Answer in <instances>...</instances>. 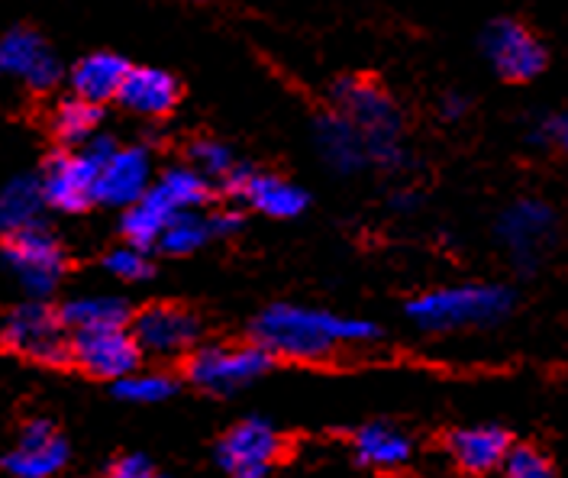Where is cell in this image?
Masks as SVG:
<instances>
[{
    "label": "cell",
    "instance_id": "6da1fadb",
    "mask_svg": "<svg viewBox=\"0 0 568 478\" xmlns=\"http://www.w3.org/2000/svg\"><path fill=\"white\" fill-rule=\"evenodd\" d=\"M255 346L272 359H297L311 363L329 356L336 346H355L378 339V327L368 321L339 317L329 311H311L294 304H272L255 317Z\"/></svg>",
    "mask_w": 568,
    "mask_h": 478
},
{
    "label": "cell",
    "instance_id": "7a4b0ae2",
    "mask_svg": "<svg viewBox=\"0 0 568 478\" xmlns=\"http://www.w3.org/2000/svg\"><path fill=\"white\" fill-rule=\"evenodd\" d=\"M514 311V292L504 285H453L414 297L407 317L424 330H471L495 327Z\"/></svg>",
    "mask_w": 568,
    "mask_h": 478
},
{
    "label": "cell",
    "instance_id": "3957f363",
    "mask_svg": "<svg viewBox=\"0 0 568 478\" xmlns=\"http://www.w3.org/2000/svg\"><path fill=\"white\" fill-rule=\"evenodd\" d=\"M336 113H343L355 130L368 140L372 146V165L397 169L404 162V152L397 143L400 133V116L388 94L362 78H343L333 88Z\"/></svg>",
    "mask_w": 568,
    "mask_h": 478
},
{
    "label": "cell",
    "instance_id": "277c9868",
    "mask_svg": "<svg viewBox=\"0 0 568 478\" xmlns=\"http://www.w3.org/2000/svg\"><path fill=\"white\" fill-rule=\"evenodd\" d=\"M113 152H116L113 140L94 136L81 152L52 155L39 175L42 201L65 214H78L88 204H94L98 201V172Z\"/></svg>",
    "mask_w": 568,
    "mask_h": 478
},
{
    "label": "cell",
    "instance_id": "5b68a950",
    "mask_svg": "<svg viewBox=\"0 0 568 478\" xmlns=\"http://www.w3.org/2000/svg\"><path fill=\"white\" fill-rule=\"evenodd\" d=\"M0 339L7 349L36 359L42 366H62L71 359L69 330H65L59 311L45 307L42 301L13 307L0 324Z\"/></svg>",
    "mask_w": 568,
    "mask_h": 478
},
{
    "label": "cell",
    "instance_id": "8992f818",
    "mask_svg": "<svg viewBox=\"0 0 568 478\" xmlns=\"http://www.w3.org/2000/svg\"><path fill=\"white\" fill-rule=\"evenodd\" d=\"M3 258L10 265V272L17 275V282L33 297L52 295L62 282V272H65V250L39 223L7 236L3 240Z\"/></svg>",
    "mask_w": 568,
    "mask_h": 478
},
{
    "label": "cell",
    "instance_id": "52a82bcc",
    "mask_svg": "<svg viewBox=\"0 0 568 478\" xmlns=\"http://www.w3.org/2000/svg\"><path fill=\"white\" fill-rule=\"evenodd\" d=\"M272 356L258 346H201L187 359V378L213 395H230L246 388L265 368Z\"/></svg>",
    "mask_w": 568,
    "mask_h": 478
},
{
    "label": "cell",
    "instance_id": "ba28073f",
    "mask_svg": "<svg viewBox=\"0 0 568 478\" xmlns=\"http://www.w3.org/2000/svg\"><path fill=\"white\" fill-rule=\"evenodd\" d=\"M497 236L507 246V253L514 256V262L530 272L556 240V214L542 201H532V197L517 201L500 214Z\"/></svg>",
    "mask_w": 568,
    "mask_h": 478
},
{
    "label": "cell",
    "instance_id": "9c48e42d",
    "mask_svg": "<svg viewBox=\"0 0 568 478\" xmlns=\"http://www.w3.org/2000/svg\"><path fill=\"white\" fill-rule=\"evenodd\" d=\"M481 49L507 81H530L546 69L542 42L517 20H495L481 37Z\"/></svg>",
    "mask_w": 568,
    "mask_h": 478
},
{
    "label": "cell",
    "instance_id": "30bf717a",
    "mask_svg": "<svg viewBox=\"0 0 568 478\" xmlns=\"http://www.w3.org/2000/svg\"><path fill=\"white\" fill-rule=\"evenodd\" d=\"M275 456H278V434L272 430L268 420L258 417L236 424L216 446V462L226 469L230 478H265Z\"/></svg>",
    "mask_w": 568,
    "mask_h": 478
},
{
    "label": "cell",
    "instance_id": "8fae6325",
    "mask_svg": "<svg viewBox=\"0 0 568 478\" xmlns=\"http://www.w3.org/2000/svg\"><path fill=\"white\" fill-rule=\"evenodd\" d=\"M197 336H201V324L194 321V314L175 304L145 307L133 321V339L140 353L149 356H184L197 346Z\"/></svg>",
    "mask_w": 568,
    "mask_h": 478
},
{
    "label": "cell",
    "instance_id": "7c38bea8",
    "mask_svg": "<svg viewBox=\"0 0 568 478\" xmlns=\"http://www.w3.org/2000/svg\"><path fill=\"white\" fill-rule=\"evenodd\" d=\"M140 346L133 333L126 330H101L78 333L71 336V359L94 378L123 382L140 366Z\"/></svg>",
    "mask_w": 568,
    "mask_h": 478
},
{
    "label": "cell",
    "instance_id": "4fadbf2b",
    "mask_svg": "<svg viewBox=\"0 0 568 478\" xmlns=\"http://www.w3.org/2000/svg\"><path fill=\"white\" fill-rule=\"evenodd\" d=\"M69 462V446L49 420H30L20 443L7 452L3 469L13 478H52Z\"/></svg>",
    "mask_w": 568,
    "mask_h": 478
},
{
    "label": "cell",
    "instance_id": "5bb4252c",
    "mask_svg": "<svg viewBox=\"0 0 568 478\" xmlns=\"http://www.w3.org/2000/svg\"><path fill=\"white\" fill-rule=\"evenodd\" d=\"M0 72L27 81L36 91H45L62 78V62L39 33L10 30L0 39Z\"/></svg>",
    "mask_w": 568,
    "mask_h": 478
},
{
    "label": "cell",
    "instance_id": "9a60e30c",
    "mask_svg": "<svg viewBox=\"0 0 568 478\" xmlns=\"http://www.w3.org/2000/svg\"><path fill=\"white\" fill-rule=\"evenodd\" d=\"M152 187V159L140 146L116 149L98 172V201L110 207H133Z\"/></svg>",
    "mask_w": 568,
    "mask_h": 478
},
{
    "label": "cell",
    "instance_id": "2e32d148",
    "mask_svg": "<svg viewBox=\"0 0 568 478\" xmlns=\"http://www.w3.org/2000/svg\"><path fill=\"white\" fill-rule=\"evenodd\" d=\"M223 184L236 197H243L248 207H255L258 214H268V217H278V221L297 217L307 207V194L297 184L275 179V175H255V172L240 169V165Z\"/></svg>",
    "mask_w": 568,
    "mask_h": 478
},
{
    "label": "cell",
    "instance_id": "e0dca14e",
    "mask_svg": "<svg viewBox=\"0 0 568 478\" xmlns=\"http://www.w3.org/2000/svg\"><path fill=\"white\" fill-rule=\"evenodd\" d=\"M510 437L507 430H500L495 424L485 427H462L449 437V452L456 459V466L471 472V476H485L504 469L507 456H510Z\"/></svg>",
    "mask_w": 568,
    "mask_h": 478
},
{
    "label": "cell",
    "instance_id": "ac0fdd59",
    "mask_svg": "<svg viewBox=\"0 0 568 478\" xmlns=\"http://www.w3.org/2000/svg\"><path fill=\"white\" fill-rule=\"evenodd\" d=\"M126 74H130V62H126L123 55H113V52H91V55H84V59L71 69L69 81L74 98L91 101V104L101 108L104 101L120 94Z\"/></svg>",
    "mask_w": 568,
    "mask_h": 478
},
{
    "label": "cell",
    "instance_id": "d6986e66",
    "mask_svg": "<svg viewBox=\"0 0 568 478\" xmlns=\"http://www.w3.org/2000/svg\"><path fill=\"white\" fill-rule=\"evenodd\" d=\"M116 101L140 116H165L178 104V81L162 69H130Z\"/></svg>",
    "mask_w": 568,
    "mask_h": 478
},
{
    "label": "cell",
    "instance_id": "ffe728a7",
    "mask_svg": "<svg viewBox=\"0 0 568 478\" xmlns=\"http://www.w3.org/2000/svg\"><path fill=\"white\" fill-rule=\"evenodd\" d=\"M317 143L323 159L336 172H358L362 165H372V146L355 130L343 113H326L317 123Z\"/></svg>",
    "mask_w": 568,
    "mask_h": 478
},
{
    "label": "cell",
    "instance_id": "44dd1931",
    "mask_svg": "<svg viewBox=\"0 0 568 478\" xmlns=\"http://www.w3.org/2000/svg\"><path fill=\"white\" fill-rule=\"evenodd\" d=\"M62 324L71 336L78 333H101V330H123V324L130 321V307L123 297L110 295H88L69 301L59 311Z\"/></svg>",
    "mask_w": 568,
    "mask_h": 478
},
{
    "label": "cell",
    "instance_id": "7402d4cb",
    "mask_svg": "<svg viewBox=\"0 0 568 478\" xmlns=\"http://www.w3.org/2000/svg\"><path fill=\"white\" fill-rule=\"evenodd\" d=\"M414 446L407 434H400L390 424H368L355 434V456L362 466L372 469H397L410 459Z\"/></svg>",
    "mask_w": 568,
    "mask_h": 478
},
{
    "label": "cell",
    "instance_id": "603a6c76",
    "mask_svg": "<svg viewBox=\"0 0 568 478\" xmlns=\"http://www.w3.org/2000/svg\"><path fill=\"white\" fill-rule=\"evenodd\" d=\"M42 187L39 179H13L0 187V236H13L20 230H30L42 211Z\"/></svg>",
    "mask_w": 568,
    "mask_h": 478
},
{
    "label": "cell",
    "instance_id": "cb8c5ba5",
    "mask_svg": "<svg viewBox=\"0 0 568 478\" xmlns=\"http://www.w3.org/2000/svg\"><path fill=\"white\" fill-rule=\"evenodd\" d=\"M172 217H175V214H172V211L152 194V187H149V194H145L142 201H136L133 207L123 211L120 230H123V236H126V246L145 250V246L159 243Z\"/></svg>",
    "mask_w": 568,
    "mask_h": 478
},
{
    "label": "cell",
    "instance_id": "d4e9b609",
    "mask_svg": "<svg viewBox=\"0 0 568 478\" xmlns=\"http://www.w3.org/2000/svg\"><path fill=\"white\" fill-rule=\"evenodd\" d=\"M152 194L178 217V214H191L207 201V182L194 169H169L152 184Z\"/></svg>",
    "mask_w": 568,
    "mask_h": 478
},
{
    "label": "cell",
    "instance_id": "484cf974",
    "mask_svg": "<svg viewBox=\"0 0 568 478\" xmlns=\"http://www.w3.org/2000/svg\"><path fill=\"white\" fill-rule=\"evenodd\" d=\"M52 126L65 143H91L101 126V108L71 94L52 113Z\"/></svg>",
    "mask_w": 568,
    "mask_h": 478
},
{
    "label": "cell",
    "instance_id": "4316f807",
    "mask_svg": "<svg viewBox=\"0 0 568 478\" xmlns=\"http://www.w3.org/2000/svg\"><path fill=\"white\" fill-rule=\"evenodd\" d=\"M213 236V226L211 217H201V214H178L169 221L165 226V233H162V240H159V246L169 253V256H187V253H194V250H201L207 240Z\"/></svg>",
    "mask_w": 568,
    "mask_h": 478
},
{
    "label": "cell",
    "instance_id": "83f0119b",
    "mask_svg": "<svg viewBox=\"0 0 568 478\" xmlns=\"http://www.w3.org/2000/svg\"><path fill=\"white\" fill-rule=\"evenodd\" d=\"M116 395L133 405H155L175 395V382L162 372H133L130 378L116 382Z\"/></svg>",
    "mask_w": 568,
    "mask_h": 478
},
{
    "label": "cell",
    "instance_id": "f1b7e54d",
    "mask_svg": "<svg viewBox=\"0 0 568 478\" xmlns=\"http://www.w3.org/2000/svg\"><path fill=\"white\" fill-rule=\"evenodd\" d=\"M191 162H194V172L207 182V179H220L226 182L233 172H236V162H233V152L216 143V140H201L191 149Z\"/></svg>",
    "mask_w": 568,
    "mask_h": 478
},
{
    "label": "cell",
    "instance_id": "f546056e",
    "mask_svg": "<svg viewBox=\"0 0 568 478\" xmlns=\"http://www.w3.org/2000/svg\"><path fill=\"white\" fill-rule=\"evenodd\" d=\"M504 478H556V469L536 446H514L504 462Z\"/></svg>",
    "mask_w": 568,
    "mask_h": 478
},
{
    "label": "cell",
    "instance_id": "4dcf8cb0",
    "mask_svg": "<svg viewBox=\"0 0 568 478\" xmlns=\"http://www.w3.org/2000/svg\"><path fill=\"white\" fill-rule=\"evenodd\" d=\"M106 272L113 275V278H120V282H142V278H149L152 275V262L149 256L136 250V246H120V250H113L110 256L104 258Z\"/></svg>",
    "mask_w": 568,
    "mask_h": 478
},
{
    "label": "cell",
    "instance_id": "1f68e13d",
    "mask_svg": "<svg viewBox=\"0 0 568 478\" xmlns=\"http://www.w3.org/2000/svg\"><path fill=\"white\" fill-rule=\"evenodd\" d=\"M532 143H556L559 149L568 152V113L549 116L532 130Z\"/></svg>",
    "mask_w": 568,
    "mask_h": 478
},
{
    "label": "cell",
    "instance_id": "d6a6232c",
    "mask_svg": "<svg viewBox=\"0 0 568 478\" xmlns=\"http://www.w3.org/2000/svg\"><path fill=\"white\" fill-rule=\"evenodd\" d=\"M110 478H155V469L145 456H123L110 466Z\"/></svg>",
    "mask_w": 568,
    "mask_h": 478
},
{
    "label": "cell",
    "instance_id": "836d02e7",
    "mask_svg": "<svg viewBox=\"0 0 568 478\" xmlns=\"http://www.w3.org/2000/svg\"><path fill=\"white\" fill-rule=\"evenodd\" d=\"M211 226L213 236H230V233L240 226V217H236V214H213Z\"/></svg>",
    "mask_w": 568,
    "mask_h": 478
},
{
    "label": "cell",
    "instance_id": "e575fe53",
    "mask_svg": "<svg viewBox=\"0 0 568 478\" xmlns=\"http://www.w3.org/2000/svg\"><path fill=\"white\" fill-rule=\"evenodd\" d=\"M465 111H468V101L459 98V94H449V98L443 101V113H446L449 120H456V116H462Z\"/></svg>",
    "mask_w": 568,
    "mask_h": 478
},
{
    "label": "cell",
    "instance_id": "d590c367",
    "mask_svg": "<svg viewBox=\"0 0 568 478\" xmlns=\"http://www.w3.org/2000/svg\"><path fill=\"white\" fill-rule=\"evenodd\" d=\"M394 207H397V211H410V207H417V197H414L410 191H400V194L394 197Z\"/></svg>",
    "mask_w": 568,
    "mask_h": 478
},
{
    "label": "cell",
    "instance_id": "8d00e7d4",
    "mask_svg": "<svg viewBox=\"0 0 568 478\" xmlns=\"http://www.w3.org/2000/svg\"><path fill=\"white\" fill-rule=\"evenodd\" d=\"M155 478H169V476H155Z\"/></svg>",
    "mask_w": 568,
    "mask_h": 478
}]
</instances>
